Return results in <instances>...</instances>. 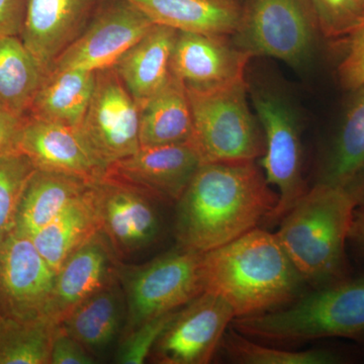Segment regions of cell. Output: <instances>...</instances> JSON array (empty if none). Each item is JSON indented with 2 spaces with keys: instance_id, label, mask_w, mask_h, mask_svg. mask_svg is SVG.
<instances>
[{
  "instance_id": "1",
  "label": "cell",
  "mask_w": 364,
  "mask_h": 364,
  "mask_svg": "<svg viewBox=\"0 0 364 364\" xmlns=\"http://www.w3.org/2000/svg\"><path fill=\"white\" fill-rule=\"evenodd\" d=\"M279 193L255 161L203 163L176 203L179 246L205 253L272 219Z\"/></svg>"
},
{
  "instance_id": "2",
  "label": "cell",
  "mask_w": 364,
  "mask_h": 364,
  "mask_svg": "<svg viewBox=\"0 0 364 364\" xmlns=\"http://www.w3.org/2000/svg\"><path fill=\"white\" fill-rule=\"evenodd\" d=\"M200 277L203 291L226 299L236 318L294 301L305 282L277 234L257 228L202 253Z\"/></svg>"
},
{
  "instance_id": "3",
  "label": "cell",
  "mask_w": 364,
  "mask_h": 364,
  "mask_svg": "<svg viewBox=\"0 0 364 364\" xmlns=\"http://www.w3.org/2000/svg\"><path fill=\"white\" fill-rule=\"evenodd\" d=\"M356 200L350 188L316 183L282 218L277 236L316 289L348 279L346 244Z\"/></svg>"
},
{
  "instance_id": "4",
  "label": "cell",
  "mask_w": 364,
  "mask_h": 364,
  "mask_svg": "<svg viewBox=\"0 0 364 364\" xmlns=\"http://www.w3.org/2000/svg\"><path fill=\"white\" fill-rule=\"evenodd\" d=\"M244 336L273 341L344 337L364 341V277L318 287L284 310L235 318Z\"/></svg>"
},
{
  "instance_id": "5",
  "label": "cell",
  "mask_w": 364,
  "mask_h": 364,
  "mask_svg": "<svg viewBox=\"0 0 364 364\" xmlns=\"http://www.w3.org/2000/svg\"><path fill=\"white\" fill-rule=\"evenodd\" d=\"M186 90L193 114L191 142L203 163L255 161L264 154V136L249 107L245 77Z\"/></svg>"
},
{
  "instance_id": "6",
  "label": "cell",
  "mask_w": 364,
  "mask_h": 364,
  "mask_svg": "<svg viewBox=\"0 0 364 364\" xmlns=\"http://www.w3.org/2000/svg\"><path fill=\"white\" fill-rule=\"evenodd\" d=\"M320 35L310 0H245L231 39L251 58L272 57L304 71L315 58Z\"/></svg>"
},
{
  "instance_id": "7",
  "label": "cell",
  "mask_w": 364,
  "mask_h": 364,
  "mask_svg": "<svg viewBox=\"0 0 364 364\" xmlns=\"http://www.w3.org/2000/svg\"><path fill=\"white\" fill-rule=\"evenodd\" d=\"M248 92L264 136L261 169L267 183L279 193L270 219L277 221L306 193L299 117L291 100L274 87L250 85Z\"/></svg>"
},
{
  "instance_id": "8",
  "label": "cell",
  "mask_w": 364,
  "mask_h": 364,
  "mask_svg": "<svg viewBox=\"0 0 364 364\" xmlns=\"http://www.w3.org/2000/svg\"><path fill=\"white\" fill-rule=\"evenodd\" d=\"M200 260L202 253L179 246L145 264L121 263L119 279L127 303L123 334L203 294Z\"/></svg>"
},
{
  "instance_id": "9",
  "label": "cell",
  "mask_w": 364,
  "mask_h": 364,
  "mask_svg": "<svg viewBox=\"0 0 364 364\" xmlns=\"http://www.w3.org/2000/svg\"><path fill=\"white\" fill-rule=\"evenodd\" d=\"M154 25L128 0H102L85 31L56 59L49 73L111 68Z\"/></svg>"
},
{
  "instance_id": "10",
  "label": "cell",
  "mask_w": 364,
  "mask_h": 364,
  "mask_svg": "<svg viewBox=\"0 0 364 364\" xmlns=\"http://www.w3.org/2000/svg\"><path fill=\"white\" fill-rule=\"evenodd\" d=\"M78 129L107 167L140 149L139 105L114 67L97 72L90 107Z\"/></svg>"
},
{
  "instance_id": "11",
  "label": "cell",
  "mask_w": 364,
  "mask_h": 364,
  "mask_svg": "<svg viewBox=\"0 0 364 364\" xmlns=\"http://www.w3.org/2000/svg\"><path fill=\"white\" fill-rule=\"evenodd\" d=\"M235 318L226 299L203 291L176 311L149 358L160 364L208 363Z\"/></svg>"
},
{
  "instance_id": "12",
  "label": "cell",
  "mask_w": 364,
  "mask_h": 364,
  "mask_svg": "<svg viewBox=\"0 0 364 364\" xmlns=\"http://www.w3.org/2000/svg\"><path fill=\"white\" fill-rule=\"evenodd\" d=\"M55 277L31 237L14 231L0 243V316L18 321L46 318Z\"/></svg>"
},
{
  "instance_id": "13",
  "label": "cell",
  "mask_w": 364,
  "mask_h": 364,
  "mask_svg": "<svg viewBox=\"0 0 364 364\" xmlns=\"http://www.w3.org/2000/svg\"><path fill=\"white\" fill-rule=\"evenodd\" d=\"M202 164L191 141L141 147L109 165L104 179L135 189L153 200L177 203Z\"/></svg>"
},
{
  "instance_id": "14",
  "label": "cell",
  "mask_w": 364,
  "mask_h": 364,
  "mask_svg": "<svg viewBox=\"0 0 364 364\" xmlns=\"http://www.w3.org/2000/svg\"><path fill=\"white\" fill-rule=\"evenodd\" d=\"M100 232L119 258L152 245L161 233L154 200L135 189L107 179L93 184Z\"/></svg>"
},
{
  "instance_id": "15",
  "label": "cell",
  "mask_w": 364,
  "mask_h": 364,
  "mask_svg": "<svg viewBox=\"0 0 364 364\" xmlns=\"http://www.w3.org/2000/svg\"><path fill=\"white\" fill-rule=\"evenodd\" d=\"M36 168L95 183L107 167L91 150L78 128L28 116L18 143Z\"/></svg>"
},
{
  "instance_id": "16",
  "label": "cell",
  "mask_w": 364,
  "mask_h": 364,
  "mask_svg": "<svg viewBox=\"0 0 364 364\" xmlns=\"http://www.w3.org/2000/svg\"><path fill=\"white\" fill-rule=\"evenodd\" d=\"M102 0H26L21 40L45 75L85 31Z\"/></svg>"
},
{
  "instance_id": "17",
  "label": "cell",
  "mask_w": 364,
  "mask_h": 364,
  "mask_svg": "<svg viewBox=\"0 0 364 364\" xmlns=\"http://www.w3.org/2000/svg\"><path fill=\"white\" fill-rule=\"evenodd\" d=\"M119 265L111 243L98 232L56 272L46 318L61 324L83 301L119 280Z\"/></svg>"
},
{
  "instance_id": "18",
  "label": "cell",
  "mask_w": 364,
  "mask_h": 364,
  "mask_svg": "<svg viewBox=\"0 0 364 364\" xmlns=\"http://www.w3.org/2000/svg\"><path fill=\"white\" fill-rule=\"evenodd\" d=\"M250 59L231 36L177 32L170 67L186 86L208 87L245 77Z\"/></svg>"
},
{
  "instance_id": "19",
  "label": "cell",
  "mask_w": 364,
  "mask_h": 364,
  "mask_svg": "<svg viewBox=\"0 0 364 364\" xmlns=\"http://www.w3.org/2000/svg\"><path fill=\"white\" fill-rule=\"evenodd\" d=\"M155 25L177 32L232 36L240 23L238 0H128Z\"/></svg>"
},
{
  "instance_id": "20",
  "label": "cell",
  "mask_w": 364,
  "mask_h": 364,
  "mask_svg": "<svg viewBox=\"0 0 364 364\" xmlns=\"http://www.w3.org/2000/svg\"><path fill=\"white\" fill-rule=\"evenodd\" d=\"M176 36L174 28L154 25L114 64V70L138 105L161 90L171 77Z\"/></svg>"
},
{
  "instance_id": "21",
  "label": "cell",
  "mask_w": 364,
  "mask_h": 364,
  "mask_svg": "<svg viewBox=\"0 0 364 364\" xmlns=\"http://www.w3.org/2000/svg\"><path fill=\"white\" fill-rule=\"evenodd\" d=\"M126 318V296L119 279L83 301L60 325L95 355L121 338Z\"/></svg>"
},
{
  "instance_id": "22",
  "label": "cell",
  "mask_w": 364,
  "mask_h": 364,
  "mask_svg": "<svg viewBox=\"0 0 364 364\" xmlns=\"http://www.w3.org/2000/svg\"><path fill=\"white\" fill-rule=\"evenodd\" d=\"M141 147L188 142L193 124L183 82L172 74L168 82L139 105Z\"/></svg>"
},
{
  "instance_id": "23",
  "label": "cell",
  "mask_w": 364,
  "mask_h": 364,
  "mask_svg": "<svg viewBox=\"0 0 364 364\" xmlns=\"http://www.w3.org/2000/svg\"><path fill=\"white\" fill-rule=\"evenodd\" d=\"M93 184L31 237L36 248L55 272L69 256L100 232Z\"/></svg>"
},
{
  "instance_id": "24",
  "label": "cell",
  "mask_w": 364,
  "mask_h": 364,
  "mask_svg": "<svg viewBox=\"0 0 364 364\" xmlns=\"http://www.w3.org/2000/svg\"><path fill=\"white\" fill-rule=\"evenodd\" d=\"M90 182L37 169L21 198L14 231L32 237L90 188Z\"/></svg>"
},
{
  "instance_id": "25",
  "label": "cell",
  "mask_w": 364,
  "mask_h": 364,
  "mask_svg": "<svg viewBox=\"0 0 364 364\" xmlns=\"http://www.w3.org/2000/svg\"><path fill=\"white\" fill-rule=\"evenodd\" d=\"M97 72L70 69L43 80L28 116L79 128L95 91Z\"/></svg>"
},
{
  "instance_id": "26",
  "label": "cell",
  "mask_w": 364,
  "mask_h": 364,
  "mask_svg": "<svg viewBox=\"0 0 364 364\" xmlns=\"http://www.w3.org/2000/svg\"><path fill=\"white\" fill-rule=\"evenodd\" d=\"M317 183L349 188L364 172V85L354 90Z\"/></svg>"
},
{
  "instance_id": "27",
  "label": "cell",
  "mask_w": 364,
  "mask_h": 364,
  "mask_svg": "<svg viewBox=\"0 0 364 364\" xmlns=\"http://www.w3.org/2000/svg\"><path fill=\"white\" fill-rule=\"evenodd\" d=\"M46 77L20 36L0 38V104L28 117L36 93Z\"/></svg>"
},
{
  "instance_id": "28",
  "label": "cell",
  "mask_w": 364,
  "mask_h": 364,
  "mask_svg": "<svg viewBox=\"0 0 364 364\" xmlns=\"http://www.w3.org/2000/svg\"><path fill=\"white\" fill-rule=\"evenodd\" d=\"M56 327L47 318H0V364H50Z\"/></svg>"
},
{
  "instance_id": "29",
  "label": "cell",
  "mask_w": 364,
  "mask_h": 364,
  "mask_svg": "<svg viewBox=\"0 0 364 364\" xmlns=\"http://www.w3.org/2000/svg\"><path fill=\"white\" fill-rule=\"evenodd\" d=\"M225 349L234 361L244 364H335L343 358L334 351H287L254 343L238 331L225 333Z\"/></svg>"
},
{
  "instance_id": "30",
  "label": "cell",
  "mask_w": 364,
  "mask_h": 364,
  "mask_svg": "<svg viewBox=\"0 0 364 364\" xmlns=\"http://www.w3.org/2000/svg\"><path fill=\"white\" fill-rule=\"evenodd\" d=\"M36 170L20 150L0 155V243L16 229L23 191Z\"/></svg>"
},
{
  "instance_id": "31",
  "label": "cell",
  "mask_w": 364,
  "mask_h": 364,
  "mask_svg": "<svg viewBox=\"0 0 364 364\" xmlns=\"http://www.w3.org/2000/svg\"><path fill=\"white\" fill-rule=\"evenodd\" d=\"M321 35L337 42L364 25V0H310Z\"/></svg>"
},
{
  "instance_id": "32",
  "label": "cell",
  "mask_w": 364,
  "mask_h": 364,
  "mask_svg": "<svg viewBox=\"0 0 364 364\" xmlns=\"http://www.w3.org/2000/svg\"><path fill=\"white\" fill-rule=\"evenodd\" d=\"M177 310L151 318L136 327L135 329L122 335L116 353V363L121 364L145 363L146 359L149 358L153 347L171 322Z\"/></svg>"
},
{
  "instance_id": "33",
  "label": "cell",
  "mask_w": 364,
  "mask_h": 364,
  "mask_svg": "<svg viewBox=\"0 0 364 364\" xmlns=\"http://www.w3.org/2000/svg\"><path fill=\"white\" fill-rule=\"evenodd\" d=\"M341 43V59L337 68L340 85L354 91L364 85V25Z\"/></svg>"
},
{
  "instance_id": "34",
  "label": "cell",
  "mask_w": 364,
  "mask_h": 364,
  "mask_svg": "<svg viewBox=\"0 0 364 364\" xmlns=\"http://www.w3.org/2000/svg\"><path fill=\"white\" fill-rule=\"evenodd\" d=\"M97 358L72 337L68 332L57 325L53 338L50 364H95Z\"/></svg>"
},
{
  "instance_id": "35",
  "label": "cell",
  "mask_w": 364,
  "mask_h": 364,
  "mask_svg": "<svg viewBox=\"0 0 364 364\" xmlns=\"http://www.w3.org/2000/svg\"><path fill=\"white\" fill-rule=\"evenodd\" d=\"M26 117L0 104V155L18 150V143Z\"/></svg>"
},
{
  "instance_id": "36",
  "label": "cell",
  "mask_w": 364,
  "mask_h": 364,
  "mask_svg": "<svg viewBox=\"0 0 364 364\" xmlns=\"http://www.w3.org/2000/svg\"><path fill=\"white\" fill-rule=\"evenodd\" d=\"M26 0H0V38L20 36Z\"/></svg>"
},
{
  "instance_id": "37",
  "label": "cell",
  "mask_w": 364,
  "mask_h": 364,
  "mask_svg": "<svg viewBox=\"0 0 364 364\" xmlns=\"http://www.w3.org/2000/svg\"><path fill=\"white\" fill-rule=\"evenodd\" d=\"M348 242L364 257V210L355 208L349 229Z\"/></svg>"
},
{
  "instance_id": "38",
  "label": "cell",
  "mask_w": 364,
  "mask_h": 364,
  "mask_svg": "<svg viewBox=\"0 0 364 364\" xmlns=\"http://www.w3.org/2000/svg\"><path fill=\"white\" fill-rule=\"evenodd\" d=\"M355 196L356 208H360L364 210V172L363 176L359 177L355 183L349 188Z\"/></svg>"
},
{
  "instance_id": "39",
  "label": "cell",
  "mask_w": 364,
  "mask_h": 364,
  "mask_svg": "<svg viewBox=\"0 0 364 364\" xmlns=\"http://www.w3.org/2000/svg\"><path fill=\"white\" fill-rule=\"evenodd\" d=\"M0 318H1V316H0Z\"/></svg>"
}]
</instances>
